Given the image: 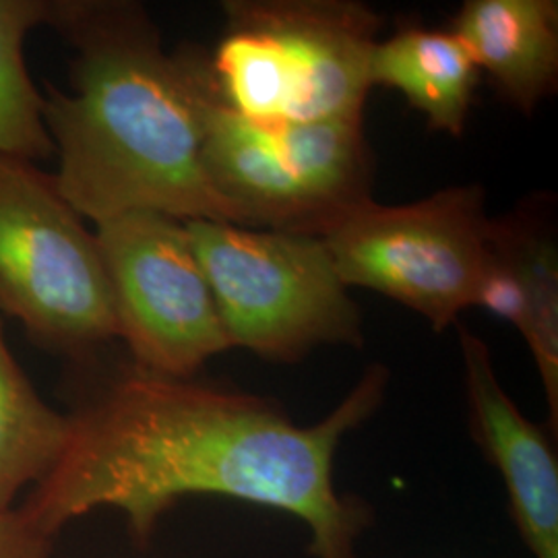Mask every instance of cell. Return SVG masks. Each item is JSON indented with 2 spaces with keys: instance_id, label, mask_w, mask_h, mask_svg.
<instances>
[{
  "instance_id": "obj_1",
  "label": "cell",
  "mask_w": 558,
  "mask_h": 558,
  "mask_svg": "<svg viewBox=\"0 0 558 558\" xmlns=\"http://www.w3.org/2000/svg\"><path fill=\"white\" fill-rule=\"evenodd\" d=\"M373 366L338 408L296 426L269 401L131 366L69 414V439L21 511L52 538L94 509L122 511L145 539L189 495L288 511L313 534L315 558H356L366 511L333 486L339 440L385 396Z\"/></svg>"
},
{
  "instance_id": "obj_2",
  "label": "cell",
  "mask_w": 558,
  "mask_h": 558,
  "mask_svg": "<svg viewBox=\"0 0 558 558\" xmlns=\"http://www.w3.org/2000/svg\"><path fill=\"white\" fill-rule=\"evenodd\" d=\"M50 27L73 60L69 92L46 83L44 119L60 193L81 218L158 211L246 228L203 161L209 59L168 54L149 13L126 0H57Z\"/></svg>"
},
{
  "instance_id": "obj_3",
  "label": "cell",
  "mask_w": 558,
  "mask_h": 558,
  "mask_svg": "<svg viewBox=\"0 0 558 558\" xmlns=\"http://www.w3.org/2000/svg\"><path fill=\"white\" fill-rule=\"evenodd\" d=\"M209 59L220 100L242 119L306 124L364 112L379 15L341 0L223 2Z\"/></svg>"
},
{
  "instance_id": "obj_4",
  "label": "cell",
  "mask_w": 558,
  "mask_h": 558,
  "mask_svg": "<svg viewBox=\"0 0 558 558\" xmlns=\"http://www.w3.org/2000/svg\"><path fill=\"white\" fill-rule=\"evenodd\" d=\"M203 161L246 228L323 239L373 201L362 114L306 124L253 122L220 100L211 71L203 96Z\"/></svg>"
},
{
  "instance_id": "obj_5",
  "label": "cell",
  "mask_w": 558,
  "mask_h": 558,
  "mask_svg": "<svg viewBox=\"0 0 558 558\" xmlns=\"http://www.w3.org/2000/svg\"><path fill=\"white\" fill-rule=\"evenodd\" d=\"M186 230L230 348L290 362L323 343H362L325 240L228 221L189 220Z\"/></svg>"
},
{
  "instance_id": "obj_6",
  "label": "cell",
  "mask_w": 558,
  "mask_h": 558,
  "mask_svg": "<svg viewBox=\"0 0 558 558\" xmlns=\"http://www.w3.org/2000/svg\"><path fill=\"white\" fill-rule=\"evenodd\" d=\"M83 356L119 339L96 232L38 163L0 156V317Z\"/></svg>"
},
{
  "instance_id": "obj_7",
  "label": "cell",
  "mask_w": 558,
  "mask_h": 558,
  "mask_svg": "<svg viewBox=\"0 0 558 558\" xmlns=\"http://www.w3.org/2000/svg\"><path fill=\"white\" fill-rule=\"evenodd\" d=\"M493 220L480 186L408 205L371 201L323 236L339 278L398 300L442 331L474 306Z\"/></svg>"
},
{
  "instance_id": "obj_8",
  "label": "cell",
  "mask_w": 558,
  "mask_h": 558,
  "mask_svg": "<svg viewBox=\"0 0 558 558\" xmlns=\"http://www.w3.org/2000/svg\"><path fill=\"white\" fill-rule=\"evenodd\" d=\"M96 240L135 366L191 379L230 348L186 221L129 211L98 223Z\"/></svg>"
},
{
  "instance_id": "obj_9",
  "label": "cell",
  "mask_w": 558,
  "mask_h": 558,
  "mask_svg": "<svg viewBox=\"0 0 558 558\" xmlns=\"http://www.w3.org/2000/svg\"><path fill=\"white\" fill-rule=\"evenodd\" d=\"M459 345L474 437L502 476L532 555L558 558L557 456L500 387L488 345L465 327H459Z\"/></svg>"
},
{
  "instance_id": "obj_10",
  "label": "cell",
  "mask_w": 558,
  "mask_h": 558,
  "mask_svg": "<svg viewBox=\"0 0 558 558\" xmlns=\"http://www.w3.org/2000/svg\"><path fill=\"white\" fill-rule=\"evenodd\" d=\"M478 71L518 106L534 112L557 89L558 4L555 0H470L449 27Z\"/></svg>"
},
{
  "instance_id": "obj_11",
  "label": "cell",
  "mask_w": 558,
  "mask_h": 558,
  "mask_svg": "<svg viewBox=\"0 0 558 558\" xmlns=\"http://www.w3.org/2000/svg\"><path fill=\"white\" fill-rule=\"evenodd\" d=\"M371 83L398 89L430 129L459 137L474 101L478 69L451 29L410 25L377 41Z\"/></svg>"
},
{
  "instance_id": "obj_12",
  "label": "cell",
  "mask_w": 558,
  "mask_h": 558,
  "mask_svg": "<svg viewBox=\"0 0 558 558\" xmlns=\"http://www.w3.org/2000/svg\"><path fill=\"white\" fill-rule=\"evenodd\" d=\"M69 439V414L38 396L13 356L0 317V509L36 486L57 463Z\"/></svg>"
},
{
  "instance_id": "obj_13",
  "label": "cell",
  "mask_w": 558,
  "mask_h": 558,
  "mask_svg": "<svg viewBox=\"0 0 558 558\" xmlns=\"http://www.w3.org/2000/svg\"><path fill=\"white\" fill-rule=\"evenodd\" d=\"M493 242L515 269L527 299V320L521 336L538 364L539 377L558 422V255L557 240L534 214L519 211L507 220H493Z\"/></svg>"
},
{
  "instance_id": "obj_14",
  "label": "cell",
  "mask_w": 558,
  "mask_h": 558,
  "mask_svg": "<svg viewBox=\"0 0 558 558\" xmlns=\"http://www.w3.org/2000/svg\"><path fill=\"white\" fill-rule=\"evenodd\" d=\"M57 0H0V156L38 163L54 156L44 92L25 64V40L50 27Z\"/></svg>"
},
{
  "instance_id": "obj_15",
  "label": "cell",
  "mask_w": 558,
  "mask_h": 558,
  "mask_svg": "<svg viewBox=\"0 0 558 558\" xmlns=\"http://www.w3.org/2000/svg\"><path fill=\"white\" fill-rule=\"evenodd\" d=\"M52 542L21 507L0 509V558H50Z\"/></svg>"
}]
</instances>
